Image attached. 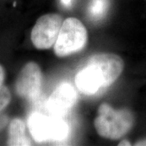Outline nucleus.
Wrapping results in <instances>:
<instances>
[{
	"label": "nucleus",
	"mask_w": 146,
	"mask_h": 146,
	"mask_svg": "<svg viewBox=\"0 0 146 146\" xmlns=\"http://www.w3.org/2000/svg\"><path fill=\"white\" fill-rule=\"evenodd\" d=\"M75 83L78 90L87 96H93L102 89L106 88L104 76L100 69L87 62L86 66L76 75Z\"/></svg>",
	"instance_id": "6e6552de"
},
{
	"label": "nucleus",
	"mask_w": 146,
	"mask_h": 146,
	"mask_svg": "<svg viewBox=\"0 0 146 146\" xmlns=\"http://www.w3.org/2000/svg\"><path fill=\"white\" fill-rule=\"evenodd\" d=\"M7 145L10 146L31 145L32 143L27 136L25 122L20 118H14L8 126Z\"/></svg>",
	"instance_id": "1a4fd4ad"
},
{
	"label": "nucleus",
	"mask_w": 146,
	"mask_h": 146,
	"mask_svg": "<svg viewBox=\"0 0 146 146\" xmlns=\"http://www.w3.org/2000/svg\"><path fill=\"white\" fill-rule=\"evenodd\" d=\"M87 62L96 66L104 78L106 87H108L119 77L124 69L123 60L114 54H98L91 56Z\"/></svg>",
	"instance_id": "0eeeda50"
},
{
	"label": "nucleus",
	"mask_w": 146,
	"mask_h": 146,
	"mask_svg": "<svg viewBox=\"0 0 146 146\" xmlns=\"http://www.w3.org/2000/svg\"><path fill=\"white\" fill-rule=\"evenodd\" d=\"M87 39V31L83 24L76 18H66L54 45L55 54L63 58L80 52L85 47Z\"/></svg>",
	"instance_id": "f03ea898"
},
{
	"label": "nucleus",
	"mask_w": 146,
	"mask_h": 146,
	"mask_svg": "<svg viewBox=\"0 0 146 146\" xmlns=\"http://www.w3.org/2000/svg\"><path fill=\"white\" fill-rule=\"evenodd\" d=\"M108 7V0H91L89 6V16L94 21H100L106 14Z\"/></svg>",
	"instance_id": "9d476101"
},
{
	"label": "nucleus",
	"mask_w": 146,
	"mask_h": 146,
	"mask_svg": "<svg viewBox=\"0 0 146 146\" xmlns=\"http://www.w3.org/2000/svg\"><path fill=\"white\" fill-rule=\"evenodd\" d=\"M42 80L43 76L39 64L29 62L23 67L16 78V94L22 98H35L41 91Z\"/></svg>",
	"instance_id": "39448f33"
},
{
	"label": "nucleus",
	"mask_w": 146,
	"mask_h": 146,
	"mask_svg": "<svg viewBox=\"0 0 146 146\" xmlns=\"http://www.w3.org/2000/svg\"><path fill=\"white\" fill-rule=\"evenodd\" d=\"M135 145H146V139H144L140 140V141H138L135 143Z\"/></svg>",
	"instance_id": "4468645a"
},
{
	"label": "nucleus",
	"mask_w": 146,
	"mask_h": 146,
	"mask_svg": "<svg viewBox=\"0 0 146 146\" xmlns=\"http://www.w3.org/2000/svg\"><path fill=\"white\" fill-rule=\"evenodd\" d=\"M134 122V116L129 109L116 110L104 103L98 108L94 126L102 137L117 140L130 131Z\"/></svg>",
	"instance_id": "f257e3e1"
},
{
	"label": "nucleus",
	"mask_w": 146,
	"mask_h": 146,
	"mask_svg": "<svg viewBox=\"0 0 146 146\" xmlns=\"http://www.w3.org/2000/svg\"><path fill=\"white\" fill-rule=\"evenodd\" d=\"M118 145H131V143L129 141H128L127 140H123V141H121L119 143V144H118Z\"/></svg>",
	"instance_id": "2eb2a0df"
},
{
	"label": "nucleus",
	"mask_w": 146,
	"mask_h": 146,
	"mask_svg": "<svg viewBox=\"0 0 146 146\" xmlns=\"http://www.w3.org/2000/svg\"><path fill=\"white\" fill-rule=\"evenodd\" d=\"M63 23L61 15L47 14L37 19L32 29L31 39L38 50H48L54 46Z\"/></svg>",
	"instance_id": "20e7f679"
},
{
	"label": "nucleus",
	"mask_w": 146,
	"mask_h": 146,
	"mask_svg": "<svg viewBox=\"0 0 146 146\" xmlns=\"http://www.w3.org/2000/svg\"><path fill=\"white\" fill-rule=\"evenodd\" d=\"M11 93L6 86L2 85L0 87V112L3 110L10 103Z\"/></svg>",
	"instance_id": "9b49d317"
},
{
	"label": "nucleus",
	"mask_w": 146,
	"mask_h": 146,
	"mask_svg": "<svg viewBox=\"0 0 146 146\" xmlns=\"http://www.w3.org/2000/svg\"><path fill=\"white\" fill-rule=\"evenodd\" d=\"M5 76V70L3 68V67L0 64V87L3 85V82H4Z\"/></svg>",
	"instance_id": "f8f14e48"
},
{
	"label": "nucleus",
	"mask_w": 146,
	"mask_h": 146,
	"mask_svg": "<svg viewBox=\"0 0 146 146\" xmlns=\"http://www.w3.org/2000/svg\"><path fill=\"white\" fill-rule=\"evenodd\" d=\"M61 2L64 6L69 7L72 3V0H61Z\"/></svg>",
	"instance_id": "ddd939ff"
},
{
	"label": "nucleus",
	"mask_w": 146,
	"mask_h": 146,
	"mask_svg": "<svg viewBox=\"0 0 146 146\" xmlns=\"http://www.w3.org/2000/svg\"><path fill=\"white\" fill-rule=\"evenodd\" d=\"M77 94L72 85L62 83L56 87L47 101V108L53 116L61 117L66 114L74 106Z\"/></svg>",
	"instance_id": "423d86ee"
},
{
	"label": "nucleus",
	"mask_w": 146,
	"mask_h": 146,
	"mask_svg": "<svg viewBox=\"0 0 146 146\" xmlns=\"http://www.w3.org/2000/svg\"><path fill=\"white\" fill-rule=\"evenodd\" d=\"M28 125L31 134L37 142L62 141L68 137L70 131L68 124L60 117H49L40 113L32 114Z\"/></svg>",
	"instance_id": "7ed1b4c3"
}]
</instances>
